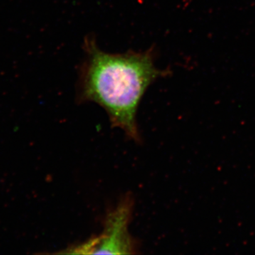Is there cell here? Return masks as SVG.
<instances>
[{
  "mask_svg": "<svg viewBox=\"0 0 255 255\" xmlns=\"http://www.w3.org/2000/svg\"><path fill=\"white\" fill-rule=\"evenodd\" d=\"M85 59L80 70L78 98L105 109L112 127L139 142L136 114L147 87L167 75L155 65L154 50L110 53L86 38Z\"/></svg>",
  "mask_w": 255,
  "mask_h": 255,
  "instance_id": "cell-1",
  "label": "cell"
},
{
  "mask_svg": "<svg viewBox=\"0 0 255 255\" xmlns=\"http://www.w3.org/2000/svg\"><path fill=\"white\" fill-rule=\"evenodd\" d=\"M133 201L126 196L106 216L103 232L60 253L75 255L135 254V241L128 232Z\"/></svg>",
  "mask_w": 255,
  "mask_h": 255,
  "instance_id": "cell-2",
  "label": "cell"
}]
</instances>
